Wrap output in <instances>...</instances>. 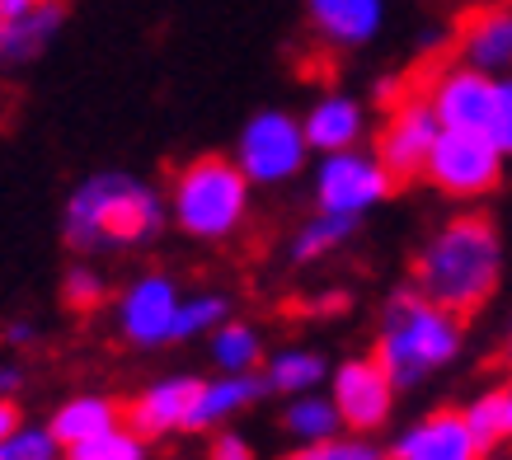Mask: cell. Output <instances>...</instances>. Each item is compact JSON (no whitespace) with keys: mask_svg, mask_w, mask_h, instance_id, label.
I'll return each mask as SVG.
<instances>
[{"mask_svg":"<svg viewBox=\"0 0 512 460\" xmlns=\"http://www.w3.org/2000/svg\"><path fill=\"white\" fill-rule=\"evenodd\" d=\"M461 418H466L475 446H480L484 456H494L498 446L512 437V390L508 385H489V390H480L461 409Z\"/></svg>","mask_w":512,"mask_h":460,"instance_id":"7402d4cb","label":"cell"},{"mask_svg":"<svg viewBox=\"0 0 512 460\" xmlns=\"http://www.w3.org/2000/svg\"><path fill=\"white\" fill-rule=\"evenodd\" d=\"M437 118L423 94H400L390 104L386 123L376 132V165L390 174V184H414L423 179V165H428V151L437 141Z\"/></svg>","mask_w":512,"mask_h":460,"instance_id":"9c48e42d","label":"cell"},{"mask_svg":"<svg viewBox=\"0 0 512 460\" xmlns=\"http://www.w3.org/2000/svg\"><path fill=\"white\" fill-rule=\"evenodd\" d=\"M174 310H179V287L165 273H141L113 296V320L123 343L146 353L174 343Z\"/></svg>","mask_w":512,"mask_h":460,"instance_id":"8fae6325","label":"cell"},{"mask_svg":"<svg viewBox=\"0 0 512 460\" xmlns=\"http://www.w3.org/2000/svg\"><path fill=\"white\" fill-rule=\"evenodd\" d=\"M165 193L127 169H99L66 198L62 235L76 254H132L165 230Z\"/></svg>","mask_w":512,"mask_h":460,"instance_id":"6da1fadb","label":"cell"},{"mask_svg":"<svg viewBox=\"0 0 512 460\" xmlns=\"http://www.w3.org/2000/svg\"><path fill=\"white\" fill-rule=\"evenodd\" d=\"M456 62L489 71V76H508L512 62V10L508 5H475L461 24H456Z\"/></svg>","mask_w":512,"mask_h":460,"instance_id":"4fadbf2b","label":"cell"},{"mask_svg":"<svg viewBox=\"0 0 512 460\" xmlns=\"http://www.w3.org/2000/svg\"><path fill=\"white\" fill-rule=\"evenodd\" d=\"M357 235V221L353 216H334V212H315L306 226L292 235V245H287V259L292 263H320V259H329L334 249H343L348 240Z\"/></svg>","mask_w":512,"mask_h":460,"instance_id":"603a6c76","label":"cell"},{"mask_svg":"<svg viewBox=\"0 0 512 460\" xmlns=\"http://www.w3.org/2000/svg\"><path fill=\"white\" fill-rule=\"evenodd\" d=\"M235 169L245 174L249 188H282L301 179L311 165V146L301 137V118L287 108H259L235 141Z\"/></svg>","mask_w":512,"mask_h":460,"instance_id":"8992f818","label":"cell"},{"mask_svg":"<svg viewBox=\"0 0 512 460\" xmlns=\"http://www.w3.org/2000/svg\"><path fill=\"white\" fill-rule=\"evenodd\" d=\"M207 460H254V446H249L245 432L217 428L212 432V442H207Z\"/></svg>","mask_w":512,"mask_h":460,"instance_id":"f546056e","label":"cell"},{"mask_svg":"<svg viewBox=\"0 0 512 460\" xmlns=\"http://www.w3.org/2000/svg\"><path fill=\"white\" fill-rule=\"evenodd\" d=\"M390 460H484V451L470 437L461 409H433L395 432Z\"/></svg>","mask_w":512,"mask_h":460,"instance_id":"7c38bea8","label":"cell"},{"mask_svg":"<svg viewBox=\"0 0 512 460\" xmlns=\"http://www.w3.org/2000/svg\"><path fill=\"white\" fill-rule=\"evenodd\" d=\"M282 428H287V437H296V442H325V437H339L343 423H339V414H334L329 395L306 390V395H287Z\"/></svg>","mask_w":512,"mask_h":460,"instance_id":"cb8c5ba5","label":"cell"},{"mask_svg":"<svg viewBox=\"0 0 512 460\" xmlns=\"http://www.w3.org/2000/svg\"><path fill=\"white\" fill-rule=\"evenodd\" d=\"M198 381L202 376H160V381H151L127 404V428L137 432V437H146V442L184 432V418H188L193 395H198Z\"/></svg>","mask_w":512,"mask_h":460,"instance_id":"2e32d148","label":"cell"},{"mask_svg":"<svg viewBox=\"0 0 512 460\" xmlns=\"http://www.w3.org/2000/svg\"><path fill=\"white\" fill-rule=\"evenodd\" d=\"M226 315H231V296H221V292L179 296V310H174V343L207 338L221 320H226Z\"/></svg>","mask_w":512,"mask_h":460,"instance_id":"484cf974","label":"cell"},{"mask_svg":"<svg viewBox=\"0 0 512 460\" xmlns=\"http://www.w3.org/2000/svg\"><path fill=\"white\" fill-rule=\"evenodd\" d=\"M259 367H264V390H273V395H306V390H320L329 376L325 357L311 348H278Z\"/></svg>","mask_w":512,"mask_h":460,"instance_id":"44dd1931","label":"cell"},{"mask_svg":"<svg viewBox=\"0 0 512 460\" xmlns=\"http://www.w3.org/2000/svg\"><path fill=\"white\" fill-rule=\"evenodd\" d=\"M207 357H212V367H217L221 376H249V371H259V362H264V334L249 320L226 315V320L207 334Z\"/></svg>","mask_w":512,"mask_h":460,"instance_id":"ffe728a7","label":"cell"},{"mask_svg":"<svg viewBox=\"0 0 512 460\" xmlns=\"http://www.w3.org/2000/svg\"><path fill=\"white\" fill-rule=\"evenodd\" d=\"M390 174L376 165L372 151H334L315 160V212H334V216H353L362 221L367 212H376L390 198Z\"/></svg>","mask_w":512,"mask_h":460,"instance_id":"ba28073f","label":"cell"},{"mask_svg":"<svg viewBox=\"0 0 512 460\" xmlns=\"http://www.w3.org/2000/svg\"><path fill=\"white\" fill-rule=\"evenodd\" d=\"M400 94H404V85H400V80H395V76H386V80H376V99H381V104H395V99H400Z\"/></svg>","mask_w":512,"mask_h":460,"instance_id":"836d02e7","label":"cell"},{"mask_svg":"<svg viewBox=\"0 0 512 460\" xmlns=\"http://www.w3.org/2000/svg\"><path fill=\"white\" fill-rule=\"evenodd\" d=\"M423 99L433 108L437 127L480 132V137H489L503 155L512 151V85H508V76H489V71L451 62L428 80Z\"/></svg>","mask_w":512,"mask_h":460,"instance_id":"5b68a950","label":"cell"},{"mask_svg":"<svg viewBox=\"0 0 512 460\" xmlns=\"http://www.w3.org/2000/svg\"><path fill=\"white\" fill-rule=\"evenodd\" d=\"M381 451H376L367 437H325V442H296L292 456L282 460H376Z\"/></svg>","mask_w":512,"mask_h":460,"instance_id":"f1b7e54d","label":"cell"},{"mask_svg":"<svg viewBox=\"0 0 512 460\" xmlns=\"http://www.w3.org/2000/svg\"><path fill=\"white\" fill-rule=\"evenodd\" d=\"M66 446L52 437V428H33V423H19L5 442H0V460H62Z\"/></svg>","mask_w":512,"mask_h":460,"instance_id":"4316f807","label":"cell"},{"mask_svg":"<svg viewBox=\"0 0 512 460\" xmlns=\"http://www.w3.org/2000/svg\"><path fill=\"white\" fill-rule=\"evenodd\" d=\"M376 460H390V456H376Z\"/></svg>","mask_w":512,"mask_h":460,"instance_id":"e575fe53","label":"cell"},{"mask_svg":"<svg viewBox=\"0 0 512 460\" xmlns=\"http://www.w3.org/2000/svg\"><path fill=\"white\" fill-rule=\"evenodd\" d=\"M123 423V409H118V399L99 395V390H85V395H71L57 404V414H52V437L62 446H76L94 432H109Z\"/></svg>","mask_w":512,"mask_h":460,"instance_id":"d6986e66","label":"cell"},{"mask_svg":"<svg viewBox=\"0 0 512 460\" xmlns=\"http://www.w3.org/2000/svg\"><path fill=\"white\" fill-rule=\"evenodd\" d=\"M62 24H66L62 0H43V5H33L29 15L0 19V71H19V66L38 62L52 47V38L62 33Z\"/></svg>","mask_w":512,"mask_h":460,"instance_id":"ac0fdd59","label":"cell"},{"mask_svg":"<svg viewBox=\"0 0 512 460\" xmlns=\"http://www.w3.org/2000/svg\"><path fill=\"white\" fill-rule=\"evenodd\" d=\"M466 348V324L461 315L433 306L423 292L400 287L390 292V301L381 306L376 320V367L390 376L395 390H414L428 376L447 371Z\"/></svg>","mask_w":512,"mask_h":460,"instance_id":"3957f363","label":"cell"},{"mask_svg":"<svg viewBox=\"0 0 512 460\" xmlns=\"http://www.w3.org/2000/svg\"><path fill=\"white\" fill-rule=\"evenodd\" d=\"M306 24L334 52H357L381 33L386 0H306Z\"/></svg>","mask_w":512,"mask_h":460,"instance_id":"5bb4252c","label":"cell"},{"mask_svg":"<svg viewBox=\"0 0 512 460\" xmlns=\"http://www.w3.org/2000/svg\"><path fill=\"white\" fill-rule=\"evenodd\" d=\"M19 428V409H15V399H5L0 395V442L10 437V432Z\"/></svg>","mask_w":512,"mask_h":460,"instance_id":"d6a6232c","label":"cell"},{"mask_svg":"<svg viewBox=\"0 0 512 460\" xmlns=\"http://www.w3.org/2000/svg\"><path fill=\"white\" fill-rule=\"evenodd\" d=\"M62 460H151V442L137 437L127 423H118V428H109V432H94L85 442L66 446Z\"/></svg>","mask_w":512,"mask_h":460,"instance_id":"d4e9b609","label":"cell"},{"mask_svg":"<svg viewBox=\"0 0 512 460\" xmlns=\"http://www.w3.org/2000/svg\"><path fill=\"white\" fill-rule=\"evenodd\" d=\"M33 338H38V329H33L29 320L5 324V343H15V348H24V343H33Z\"/></svg>","mask_w":512,"mask_h":460,"instance_id":"1f68e13d","label":"cell"},{"mask_svg":"<svg viewBox=\"0 0 512 460\" xmlns=\"http://www.w3.org/2000/svg\"><path fill=\"white\" fill-rule=\"evenodd\" d=\"M301 137L311 146V155H334V151H353L367 137V104L357 94L329 90L320 94L306 118H301Z\"/></svg>","mask_w":512,"mask_h":460,"instance_id":"9a60e30c","label":"cell"},{"mask_svg":"<svg viewBox=\"0 0 512 460\" xmlns=\"http://www.w3.org/2000/svg\"><path fill=\"white\" fill-rule=\"evenodd\" d=\"M264 376L249 371V376H212V381H198V395L188 404V418H184V432H217L226 428L231 418H240L245 409H254L264 399Z\"/></svg>","mask_w":512,"mask_h":460,"instance_id":"e0dca14e","label":"cell"},{"mask_svg":"<svg viewBox=\"0 0 512 460\" xmlns=\"http://www.w3.org/2000/svg\"><path fill=\"white\" fill-rule=\"evenodd\" d=\"M503 160L508 155L498 151L489 137H480V132H451V127H442L433 151H428L423 179L437 193H447V198H461V202L489 198L503 184Z\"/></svg>","mask_w":512,"mask_h":460,"instance_id":"52a82bcc","label":"cell"},{"mask_svg":"<svg viewBox=\"0 0 512 460\" xmlns=\"http://www.w3.org/2000/svg\"><path fill=\"white\" fill-rule=\"evenodd\" d=\"M329 381V404H334V414H339L343 432H353V437H372L376 428H386L390 414H395V385L381 367H376V357H348L339 367L325 376Z\"/></svg>","mask_w":512,"mask_h":460,"instance_id":"30bf717a","label":"cell"},{"mask_svg":"<svg viewBox=\"0 0 512 460\" xmlns=\"http://www.w3.org/2000/svg\"><path fill=\"white\" fill-rule=\"evenodd\" d=\"M24 385V367H15V362H0V395L10 399Z\"/></svg>","mask_w":512,"mask_h":460,"instance_id":"4dcf8cb0","label":"cell"},{"mask_svg":"<svg viewBox=\"0 0 512 460\" xmlns=\"http://www.w3.org/2000/svg\"><path fill=\"white\" fill-rule=\"evenodd\" d=\"M503 259L508 254H503V235H498L494 216L461 212L442 221L433 240L419 249L409 287L451 315H470L494 301L498 282H503Z\"/></svg>","mask_w":512,"mask_h":460,"instance_id":"7a4b0ae2","label":"cell"},{"mask_svg":"<svg viewBox=\"0 0 512 460\" xmlns=\"http://www.w3.org/2000/svg\"><path fill=\"white\" fill-rule=\"evenodd\" d=\"M165 216L198 245H226L249 221V184L231 155H198L170 184Z\"/></svg>","mask_w":512,"mask_h":460,"instance_id":"277c9868","label":"cell"},{"mask_svg":"<svg viewBox=\"0 0 512 460\" xmlns=\"http://www.w3.org/2000/svg\"><path fill=\"white\" fill-rule=\"evenodd\" d=\"M62 301L71 310H99L104 301H109V282H104L99 268L76 263V268H66L62 273Z\"/></svg>","mask_w":512,"mask_h":460,"instance_id":"83f0119b","label":"cell"},{"mask_svg":"<svg viewBox=\"0 0 512 460\" xmlns=\"http://www.w3.org/2000/svg\"><path fill=\"white\" fill-rule=\"evenodd\" d=\"M484 460H489V456H484Z\"/></svg>","mask_w":512,"mask_h":460,"instance_id":"d590c367","label":"cell"}]
</instances>
